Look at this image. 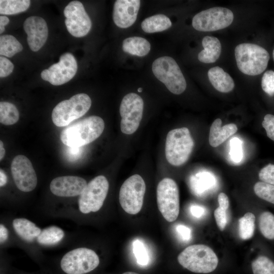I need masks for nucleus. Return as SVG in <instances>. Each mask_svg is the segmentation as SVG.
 Wrapping results in <instances>:
<instances>
[{"label":"nucleus","mask_w":274,"mask_h":274,"mask_svg":"<svg viewBox=\"0 0 274 274\" xmlns=\"http://www.w3.org/2000/svg\"><path fill=\"white\" fill-rule=\"evenodd\" d=\"M99 258L93 250L80 247L65 254L60 261L61 269L66 274H85L95 269Z\"/></svg>","instance_id":"nucleus-7"},{"label":"nucleus","mask_w":274,"mask_h":274,"mask_svg":"<svg viewBox=\"0 0 274 274\" xmlns=\"http://www.w3.org/2000/svg\"><path fill=\"white\" fill-rule=\"evenodd\" d=\"M272 56H273V60H274V49L273 50Z\"/></svg>","instance_id":"nucleus-50"},{"label":"nucleus","mask_w":274,"mask_h":274,"mask_svg":"<svg viewBox=\"0 0 274 274\" xmlns=\"http://www.w3.org/2000/svg\"><path fill=\"white\" fill-rule=\"evenodd\" d=\"M77 62L74 56L70 53L62 54L59 61L41 72L43 80L52 85L58 86L70 81L76 75Z\"/></svg>","instance_id":"nucleus-13"},{"label":"nucleus","mask_w":274,"mask_h":274,"mask_svg":"<svg viewBox=\"0 0 274 274\" xmlns=\"http://www.w3.org/2000/svg\"><path fill=\"white\" fill-rule=\"evenodd\" d=\"M190 212L194 217L200 218L206 214V210L202 206L193 204L190 208Z\"/></svg>","instance_id":"nucleus-42"},{"label":"nucleus","mask_w":274,"mask_h":274,"mask_svg":"<svg viewBox=\"0 0 274 274\" xmlns=\"http://www.w3.org/2000/svg\"><path fill=\"white\" fill-rule=\"evenodd\" d=\"M253 274H274V261L266 255H260L251 264Z\"/></svg>","instance_id":"nucleus-32"},{"label":"nucleus","mask_w":274,"mask_h":274,"mask_svg":"<svg viewBox=\"0 0 274 274\" xmlns=\"http://www.w3.org/2000/svg\"><path fill=\"white\" fill-rule=\"evenodd\" d=\"M144 101L138 94L129 93L125 95L120 104L121 117L120 128L126 134L133 133L138 128L142 119Z\"/></svg>","instance_id":"nucleus-12"},{"label":"nucleus","mask_w":274,"mask_h":274,"mask_svg":"<svg viewBox=\"0 0 274 274\" xmlns=\"http://www.w3.org/2000/svg\"><path fill=\"white\" fill-rule=\"evenodd\" d=\"M218 201L219 207L228 210L229 207V201L228 196L225 193L223 192L219 193L218 196Z\"/></svg>","instance_id":"nucleus-43"},{"label":"nucleus","mask_w":274,"mask_h":274,"mask_svg":"<svg viewBox=\"0 0 274 274\" xmlns=\"http://www.w3.org/2000/svg\"><path fill=\"white\" fill-rule=\"evenodd\" d=\"M214 178L208 173L196 175L191 180L192 190L197 195H201L206 191L210 190L215 185Z\"/></svg>","instance_id":"nucleus-28"},{"label":"nucleus","mask_w":274,"mask_h":274,"mask_svg":"<svg viewBox=\"0 0 274 274\" xmlns=\"http://www.w3.org/2000/svg\"><path fill=\"white\" fill-rule=\"evenodd\" d=\"M208 76L213 86L221 92H229L234 87L232 78L220 67L211 68L208 72Z\"/></svg>","instance_id":"nucleus-21"},{"label":"nucleus","mask_w":274,"mask_h":274,"mask_svg":"<svg viewBox=\"0 0 274 274\" xmlns=\"http://www.w3.org/2000/svg\"><path fill=\"white\" fill-rule=\"evenodd\" d=\"M87 183L80 177L65 176L53 179L50 184V189L54 195L62 197L80 196Z\"/></svg>","instance_id":"nucleus-16"},{"label":"nucleus","mask_w":274,"mask_h":274,"mask_svg":"<svg viewBox=\"0 0 274 274\" xmlns=\"http://www.w3.org/2000/svg\"><path fill=\"white\" fill-rule=\"evenodd\" d=\"M176 231L179 237L184 242H188L191 237V229L183 224H179L176 226Z\"/></svg>","instance_id":"nucleus-40"},{"label":"nucleus","mask_w":274,"mask_h":274,"mask_svg":"<svg viewBox=\"0 0 274 274\" xmlns=\"http://www.w3.org/2000/svg\"><path fill=\"white\" fill-rule=\"evenodd\" d=\"M65 24L67 31L73 36L83 37L90 30L91 21L84 7L79 1L71 2L64 9Z\"/></svg>","instance_id":"nucleus-14"},{"label":"nucleus","mask_w":274,"mask_h":274,"mask_svg":"<svg viewBox=\"0 0 274 274\" xmlns=\"http://www.w3.org/2000/svg\"><path fill=\"white\" fill-rule=\"evenodd\" d=\"M9 22V19L5 16H0V33H2L5 30V26Z\"/></svg>","instance_id":"nucleus-45"},{"label":"nucleus","mask_w":274,"mask_h":274,"mask_svg":"<svg viewBox=\"0 0 274 274\" xmlns=\"http://www.w3.org/2000/svg\"><path fill=\"white\" fill-rule=\"evenodd\" d=\"M222 120L217 118L214 121L210 128L209 143L213 147H217L224 142L237 130V126L230 123L221 127Z\"/></svg>","instance_id":"nucleus-20"},{"label":"nucleus","mask_w":274,"mask_h":274,"mask_svg":"<svg viewBox=\"0 0 274 274\" xmlns=\"http://www.w3.org/2000/svg\"><path fill=\"white\" fill-rule=\"evenodd\" d=\"M141 1L139 0H117L113 12V19L119 27L126 28L135 21Z\"/></svg>","instance_id":"nucleus-18"},{"label":"nucleus","mask_w":274,"mask_h":274,"mask_svg":"<svg viewBox=\"0 0 274 274\" xmlns=\"http://www.w3.org/2000/svg\"><path fill=\"white\" fill-rule=\"evenodd\" d=\"M258 176L261 182L274 185V164H268L263 167Z\"/></svg>","instance_id":"nucleus-36"},{"label":"nucleus","mask_w":274,"mask_h":274,"mask_svg":"<svg viewBox=\"0 0 274 274\" xmlns=\"http://www.w3.org/2000/svg\"><path fill=\"white\" fill-rule=\"evenodd\" d=\"M152 71L167 89L175 94H180L186 89L185 79L178 64L173 58L164 56L156 59L152 63Z\"/></svg>","instance_id":"nucleus-6"},{"label":"nucleus","mask_w":274,"mask_h":274,"mask_svg":"<svg viewBox=\"0 0 274 274\" xmlns=\"http://www.w3.org/2000/svg\"><path fill=\"white\" fill-rule=\"evenodd\" d=\"M232 12L226 8L216 7L201 11L192 19L193 27L200 31H213L229 26L233 20Z\"/></svg>","instance_id":"nucleus-11"},{"label":"nucleus","mask_w":274,"mask_h":274,"mask_svg":"<svg viewBox=\"0 0 274 274\" xmlns=\"http://www.w3.org/2000/svg\"><path fill=\"white\" fill-rule=\"evenodd\" d=\"M150 49V43L142 37L127 38L123 40L122 43V49L124 52L140 57L147 55Z\"/></svg>","instance_id":"nucleus-23"},{"label":"nucleus","mask_w":274,"mask_h":274,"mask_svg":"<svg viewBox=\"0 0 274 274\" xmlns=\"http://www.w3.org/2000/svg\"><path fill=\"white\" fill-rule=\"evenodd\" d=\"M230 154L232 159L235 162H239L243 158L242 142L237 138H234L230 141Z\"/></svg>","instance_id":"nucleus-35"},{"label":"nucleus","mask_w":274,"mask_h":274,"mask_svg":"<svg viewBox=\"0 0 274 274\" xmlns=\"http://www.w3.org/2000/svg\"><path fill=\"white\" fill-rule=\"evenodd\" d=\"M263 90L269 96L274 95V72L267 71L263 74L261 80Z\"/></svg>","instance_id":"nucleus-34"},{"label":"nucleus","mask_w":274,"mask_h":274,"mask_svg":"<svg viewBox=\"0 0 274 274\" xmlns=\"http://www.w3.org/2000/svg\"><path fill=\"white\" fill-rule=\"evenodd\" d=\"M132 247L133 253L137 263L142 266L147 265L149 263L150 257L145 244L141 240L136 239L133 242Z\"/></svg>","instance_id":"nucleus-33"},{"label":"nucleus","mask_w":274,"mask_h":274,"mask_svg":"<svg viewBox=\"0 0 274 274\" xmlns=\"http://www.w3.org/2000/svg\"><path fill=\"white\" fill-rule=\"evenodd\" d=\"M227 209L219 206L214 211L215 220L221 231H223L225 229L227 223Z\"/></svg>","instance_id":"nucleus-37"},{"label":"nucleus","mask_w":274,"mask_h":274,"mask_svg":"<svg viewBox=\"0 0 274 274\" xmlns=\"http://www.w3.org/2000/svg\"><path fill=\"white\" fill-rule=\"evenodd\" d=\"M158 209L164 218L172 222L179 214L180 200L178 185L172 179L165 178L158 183L156 190Z\"/></svg>","instance_id":"nucleus-9"},{"label":"nucleus","mask_w":274,"mask_h":274,"mask_svg":"<svg viewBox=\"0 0 274 274\" xmlns=\"http://www.w3.org/2000/svg\"><path fill=\"white\" fill-rule=\"evenodd\" d=\"M7 182V177L3 170H0V186L1 187L4 186Z\"/></svg>","instance_id":"nucleus-46"},{"label":"nucleus","mask_w":274,"mask_h":274,"mask_svg":"<svg viewBox=\"0 0 274 274\" xmlns=\"http://www.w3.org/2000/svg\"><path fill=\"white\" fill-rule=\"evenodd\" d=\"M178 261L183 267L195 273L211 272L218 264V257L214 251L202 244L186 248L178 255Z\"/></svg>","instance_id":"nucleus-2"},{"label":"nucleus","mask_w":274,"mask_h":274,"mask_svg":"<svg viewBox=\"0 0 274 274\" xmlns=\"http://www.w3.org/2000/svg\"><path fill=\"white\" fill-rule=\"evenodd\" d=\"M143 90V88L141 87H140L138 89V91L139 92H141Z\"/></svg>","instance_id":"nucleus-49"},{"label":"nucleus","mask_w":274,"mask_h":274,"mask_svg":"<svg viewBox=\"0 0 274 274\" xmlns=\"http://www.w3.org/2000/svg\"><path fill=\"white\" fill-rule=\"evenodd\" d=\"M234 53L239 70L250 76L261 74L267 67L269 59L268 52L255 44H240L235 47Z\"/></svg>","instance_id":"nucleus-3"},{"label":"nucleus","mask_w":274,"mask_h":274,"mask_svg":"<svg viewBox=\"0 0 274 274\" xmlns=\"http://www.w3.org/2000/svg\"><path fill=\"white\" fill-rule=\"evenodd\" d=\"M91 105V100L87 94L74 95L68 99L61 101L54 107L51 115L52 120L58 127L68 125L85 115Z\"/></svg>","instance_id":"nucleus-5"},{"label":"nucleus","mask_w":274,"mask_h":274,"mask_svg":"<svg viewBox=\"0 0 274 274\" xmlns=\"http://www.w3.org/2000/svg\"><path fill=\"white\" fill-rule=\"evenodd\" d=\"M29 0H1L0 14L13 15L26 11L29 7Z\"/></svg>","instance_id":"nucleus-30"},{"label":"nucleus","mask_w":274,"mask_h":274,"mask_svg":"<svg viewBox=\"0 0 274 274\" xmlns=\"http://www.w3.org/2000/svg\"><path fill=\"white\" fill-rule=\"evenodd\" d=\"M145 191V183L141 176L135 174L127 178L122 185L119 195L123 210L129 214H138L142 209Z\"/></svg>","instance_id":"nucleus-10"},{"label":"nucleus","mask_w":274,"mask_h":274,"mask_svg":"<svg viewBox=\"0 0 274 274\" xmlns=\"http://www.w3.org/2000/svg\"><path fill=\"white\" fill-rule=\"evenodd\" d=\"M5 149L2 141H0V160H2L5 155Z\"/></svg>","instance_id":"nucleus-47"},{"label":"nucleus","mask_w":274,"mask_h":274,"mask_svg":"<svg viewBox=\"0 0 274 274\" xmlns=\"http://www.w3.org/2000/svg\"><path fill=\"white\" fill-rule=\"evenodd\" d=\"M171 26V21L163 14H157L148 17L141 23L142 29L146 33L162 31L168 29Z\"/></svg>","instance_id":"nucleus-24"},{"label":"nucleus","mask_w":274,"mask_h":274,"mask_svg":"<svg viewBox=\"0 0 274 274\" xmlns=\"http://www.w3.org/2000/svg\"><path fill=\"white\" fill-rule=\"evenodd\" d=\"M122 274H139V273L135 272H132V271H127V272H124Z\"/></svg>","instance_id":"nucleus-48"},{"label":"nucleus","mask_w":274,"mask_h":274,"mask_svg":"<svg viewBox=\"0 0 274 274\" xmlns=\"http://www.w3.org/2000/svg\"><path fill=\"white\" fill-rule=\"evenodd\" d=\"M19 113L17 108L12 103L7 101L0 102V122L6 125L15 124L19 120Z\"/></svg>","instance_id":"nucleus-31"},{"label":"nucleus","mask_w":274,"mask_h":274,"mask_svg":"<svg viewBox=\"0 0 274 274\" xmlns=\"http://www.w3.org/2000/svg\"><path fill=\"white\" fill-rule=\"evenodd\" d=\"M14 65L8 58L3 56L0 57V77H6L13 72Z\"/></svg>","instance_id":"nucleus-39"},{"label":"nucleus","mask_w":274,"mask_h":274,"mask_svg":"<svg viewBox=\"0 0 274 274\" xmlns=\"http://www.w3.org/2000/svg\"><path fill=\"white\" fill-rule=\"evenodd\" d=\"M202 45L203 49L198 54V60L206 63L215 62L221 52L220 41L214 37L206 36L202 39Z\"/></svg>","instance_id":"nucleus-22"},{"label":"nucleus","mask_w":274,"mask_h":274,"mask_svg":"<svg viewBox=\"0 0 274 274\" xmlns=\"http://www.w3.org/2000/svg\"><path fill=\"white\" fill-rule=\"evenodd\" d=\"M23 28L27 34V41L32 51H39L45 44L48 34L46 21L42 17L32 16L25 19Z\"/></svg>","instance_id":"nucleus-17"},{"label":"nucleus","mask_w":274,"mask_h":274,"mask_svg":"<svg viewBox=\"0 0 274 274\" xmlns=\"http://www.w3.org/2000/svg\"><path fill=\"white\" fill-rule=\"evenodd\" d=\"M255 216L248 212L238 220V234L243 240L249 239L253 236L255 229Z\"/></svg>","instance_id":"nucleus-29"},{"label":"nucleus","mask_w":274,"mask_h":274,"mask_svg":"<svg viewBox=\"0 0 274 274\" xmlns=\"http://www.w3.org/2000/svg\"><path fill=\"white\" fill-rule=\"evenodd\" d=\"M262 125L266 131L267 136L274 141V116L271 114L266 115Z\"/></svg>","instance_id":"nucleus-38"},{"label":"nucleus","mask_w":274,"mask_h":274,"mask_svg":"<svg viewBox=\"0 0 274 274\" xmlns=\"http://www.w3.org/2000/svg\"><path fill=\"white\" fill-rule=\"evenodd\" d=\"M105 128L103 119L97 116L85 118L64 128L60 139L67 147H80L97 139Z\"/></svg>","instance_id":"nucleus-1"},{"label":"nucleus","mask_w":274,"mask_h":274,"mask_svg":"<svg viewBox=\"0 0 274 274\" xmlns=\"http://www.w3.org/2000/svg\"><path fill=\"white\" fill-rule=\"evenodd\" d=\"M12 226L18 236L27 243L36 242L42 231L35 223L24 218L14 219Z\"/></svg>","instance_id":"nucleus-19"},{"label":"nucleus","mask_w":274,"mask_h":274,"mask_svg":"<svg viewBox=\"0 0 274 274\" xmlns=\"http://www.w3.org/2000/svg\"><path fill=\"white\" fill-rule=\"evenodd\" d=\"M9 231L7 227L2 223L0 224V243L4 244L8 238Z\"/></svg>","instance_id":"nucleus-44"},{"label":"nucleus","mask_w":274,"mask_h":274,"mask_svg":"<svg viewBox=\"0 0 274 274\" xmlns=\"http://www.w3.org/2000/svg\"><path fill=\"white\" fill-rule=\"evenodd\" d=\"M258 226L262 235L269 241H274V214L268 211H262L258 217Z\"/></svg>","instance_id":"nucleus-27"},{"label":"nucleus","mask_w":274,"mask_h":274,"mask_svg":"<svg viewBox=\"0 0 274 274\" xmlns=\"http://www.w3.org/2000/svg\"><path fill=\"white\" fill-rule=\"evenodd\" d=\"M194 146V140L187 127L171 130L168 132L165 141L166 160L176 166L184 164L189 159Z\"/></svg>","instance_id":"nucleus-4"},{"label":"nucleus","mask_w":274,"mask_h":274,"mask_svg":"<svg viewBox=\"0 0 274 274\" xmlns=\"http://www.w3.org/2000/svg\"><path fill=\"white\" fill-rule=\"evenodd\" d=\"M64 232L56 226H50L42 229L36 243L42 246H50L59 243L64 237Z\"/></svg>","instance_id":"nucleus-25"},{"label":"nucleus","mask_w":274,"mask_h":274,"mask_svg":"<svg viewBox=\"0 0 274 274\" xmlns=\"http://www.w3.org/2000/svg\"><path fill=\"white\" fill-rule=\"evenodd\" d=\"M66 155L68 160L75 161L81 157L82 153V148L80 147H68L66 150Z\"/></svg>","instance_id":"nucleus-41"},{"label":"nucleus","mask_w":274,"mask_h":274,"mask_svg":"<svg viewBox=\"0 0 274 274\" xmlns=\"http://www.w3.org/2000/svg\"><path fill=\"white\" fill-rule=\"evenodd\" d=\"M109 188V182L105 176H98L91 180L79 196V211L84 214L98 211L103 206Z\"/></svg>","instance_id":"nucleus-8"},{"label":"nucleus","mask_w":274,"mask_h":274,"mask_svg":"<svg viewBox=\"0 0 274 274\" xmlns=\"http://www.w3.org/2000/svg\"><path fill=\"white\" fill-rule=\"evenodd\" d=\"M23 47L21 43L12 35H5L0 37V54L11 57L21 52Z\"/></svg>","instance_id":"nucleus-26"},{"label":"nucleus","mask_w":274,"mask_h":274,"mask_svg":"<svg viewBox=\"0 0 274 274\" xmlns=\"http://www.w3.org/2000/svg\"><path fill=\"white\" fill-rule=\"evenodd\" d=\"M12 175L17 188L24 192L33 190L38 183V178L32 164L24 155H19L12 160L11 164Z\"/></svg>","instance_id":"nucleus-15"}]
</instances>
